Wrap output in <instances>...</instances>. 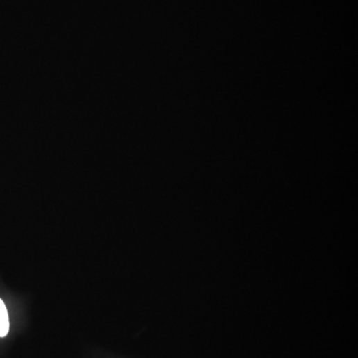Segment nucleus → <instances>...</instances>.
<instances>
[{"label":"nucleus","instance_id":"f257e3e1","mask_svg":"<svg viewBox=\"0 0 358 358\" xmlns=\"http://www.w3.org/2000/svg\"><path fill=\"white\" fill-rule=\"evenodd\" d=\"M9 332V318L8 309L3 300L0 298V337L8 336Z\"/></svg>","mask_w":358,"mask_h":358}]
</instances>
